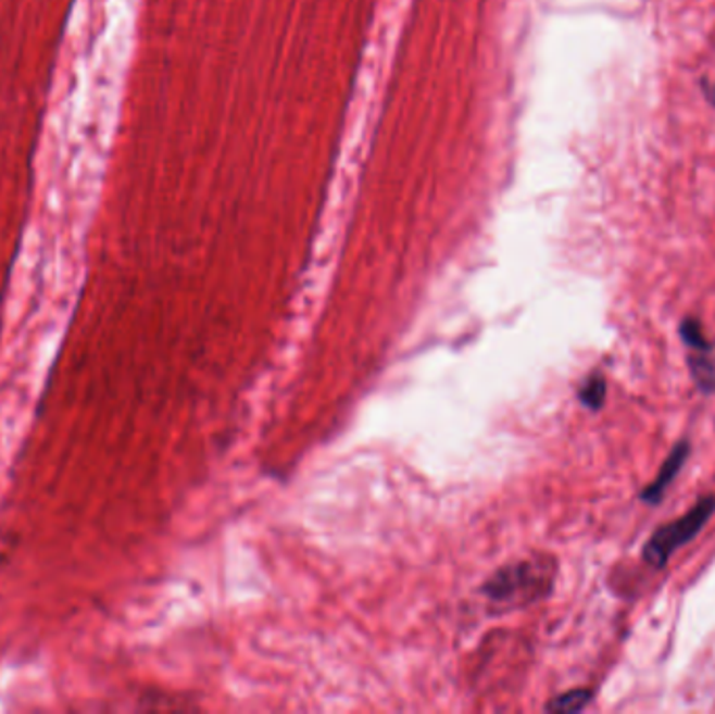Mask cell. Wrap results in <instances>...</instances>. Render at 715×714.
I'll use <instances>...</instances> for the list:
<instances>
[{
    "mask_svg": "<svg viewBox=\"0 0 715 714\" xmlns=\"http://www.w3.org/2000/svg\"><path fill=\"white\" fill-rule=\"evenodd\" d=\"M554 576L556 564L551 558L522 560L496 572L486 583L484 593L488 600L509 607L527 605L551 593Z\"/></svg>",
    "mask_w": 715,
    "mask_h": 714,
    "instance_id": "6da1fadb",
    "label": "cell"
},
{
    "mask_svg": "<svg viewBox=\"0 0 715 714\" xmlns=\"http://www.w3.org/2000/svg\"><path fill=\"white\" fill-rule=\"evenodd\" d=\"M714 514L715 497L710 494L701 499L692 510H688L682 517L661 526L642 549L644 562L653 568H663L680 547L690 543L705 528V524Z\"/></svg>",
    "mask_w": 715,
    "mask_h": 714,
    "instance_id": "7a4b0ae2",
    "label": "cell"
},
{
    "mask_svg": "<svg viewBox=\"0 0 715 714\" xmlns=\"http://www.w3.org/2000/svg\"><path fill=\"white\" fill-rule=\"evenodd\" d=\"M688 455H690V444H688V440H680V442L672 449L669 458L663 461L660 474L655 476V480L640 492V499H642L644 503H660L661 499H663V494H665V490H667V486L674 483V478H676V476L680 474V469L685 467Z\"/></svg>",
    "mask_w": 715,
    "mask_h": 714,
    "instance_id": "3957f363",
    "label": "cell"
},
{
    "mask_svg": "<svg viewBox=\"0 0 715 714\" xmlns=\"http://www.w3.org/2000/svg\"><path fill=\"white\" fill-rule=\"evenodd\" d=\"M688 369H690V375L697 381L701 392H705V394L715 392L714 348L690 350L688 352Z\"/></svg>",
    "mask_w": 715,
    "mask_h": 714,
    "instance_id": "277c9868",
    "label": "cell"
},
{
    "mask_svg": "<svg viewBox=\"0 0 715 714\" xmlns=\"http://www.w3.org/2000/svg\"><path fill=\"white\" fill-rule=\"evenodd\" d=\"M590 700H592L590 689H572V691L561 693L559 698H554L552 702H549L547 711L549 713H579L581 709L588 706Z\"/></svg>",
    "mask_w": 715,
    "mask_h": 714,
    "instance_id": "5b68a950",
    "label": "cell"
},
{
    "mask_svg": "<svg viewBox=\"0 0 715 714\" xmlns=\"http://www.w3.org/2000/svg\"><path fill=\"white\" fill-rule=\"evenodd\" d=\"M579 402L584 406H588L590 411H599L605 404L606 397V381L601 373L590 375L584 386L579 388Z\"/></svg>",
    "mask_w": 715,
    "mask_h": 714,
    "instance_id": "8992f818",
    "label": "cell"
},
{
    "mask_svg": "<svg viewBox=\"0 0 715 714\" xmlns=\"http://www.w3.org/2000/svg\"><path fill=\"white\" fill-rule=\"evenodd\" d=\"M680 336L682 340L688 346V350H707V348H714L710 340L705 338V331H703V325L694 318V316H688L682 323H680Z\"/></svg>",
    "mask_w": 715,
    "mask_h": 714,
    "instance_id": "52a82bcc",
    "label": "cell"
}]
</instances>
